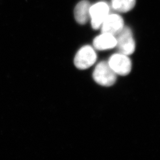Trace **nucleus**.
<instances>
[{
	"instance_id": "1",
	"label": "nucleus",
	"mask_w": 160,
	"mask_h": 160,
	"mask_svg": "<svg viewBox=\"0 0 160 160\" xmlns=\"http://www.w3.org/2000/svg\"><path fill=\"white\" fill-rule=\"evenodd\" d=\"M93 78L101 86H111L116 82L117 74L112 70L108 62L102 61L95 67Z\"/></svg>"
},
{
	"instance_id": "2",
	"label": "nucleus",
	"mask_w": 160,
	"mask_h": 160,
	"mask_svg": "<svg viewBox=\"0 0 160 160\" xmlns=\"http://www.w3.org/2000/svg\"><path fill=\"white\" fill-rule=\"evenodd\" d=\"M97 53L93 47L86 45L78 51L74 58V64L77 68L86 70L95 63Z\"/></svg>"
},
{
	"instance_id": "3",
	"label": "nucleus",
	"mask_w": 160,
	"mask_h": 160,
	"mask_svg": "<svg viewBox=\"0 0 160 160\" xmlns=\"http://www.w3.org/2000/svg\"><path fill=\"white\" fill-rule=\"evenodd\" d=\"M115 36L117 39L116 47L120 53L128 56L135 52V42L130 28H123Z\"/></svg>"
},
{
	"instance_id": "4",
	"label": "nucleus",
	"mask_w": 160,
	"mask_h": 160,
	"mask_svg": "<svg viewBox=\"0 0 160 160\" xmlns=\"http://www.w3.org/2000/svg\"><path fill=\"white\" fill-rule=\"evenodd\" d=\"M108 63L117 75L126 76L131 71V60L126 54L115 53L110 57Z\"/></svg>"
},
{
	"instance_id": "5",
	"label": "nucleus",
	"mask_w": 160,
	"mask_h": 160,
	"mask_svg": "<svg viewBox=\"0 0 160 160\" xmlns=\"http://www.w3.org/2000/svg\"><path fill=\"white\" fill-rule=\"evenodd\" d=\"M108 5L104 2H100L91 6L90 17L91 25L94 29H98L109 15Z\"/></svg>"
},
{
	"instance_id": "6",
	"label": "nucleus",
	"mask_w": 160,
	"mask_h": 160,
	"mask_svg": "<svg viewBox=\"0 0 160 160\" xmlns=\"http://www.w3.org/2000/svg\"><path fill=\"white\" fill-rule=\"evenodd\" d=\"M102 32L116 35L124 28L123 18L117 14H109L102 24Z\"/></svg>"
},
{
	"instance_id": "7",
	"label": "nucleus",
	"mask_w": 160,
	"mask_h": 160,
	"mask_svg": "<svg viewBox=\"0 0 160 160\" xmlns=\"http://www.w3.org/2000/svg\"><path fill=\"white\" fill-rule=\"evenodd\" d=\"M94 47L99 50H105L116 47L117 39L115 35L102 33L94 39Z\"/></svg>"
},
{
	"instance_id": "8",
	"label": "nucleus",
	"mask_w": 160,
	"mask_h": 160,
	"mask_svg": "<svg viewBox=\"0 0 160 160\" xmlns=\"http://www.w3.org/2000/svg\"><path fill=\"white\" fill-rule=\"evenodd\" d=\"M90 4L87 0L79 2L74 9V16L76 20L79 24H85L90 17Z\"/></svg>"
},
{
	"instance_id": "9",
	"label": "nucleus",
	"mask_w": 160,
	"mask_h": 160,
	"mask_svg": "<svg viewBox=\"0 0 160 160\" xmlns=\"http://www.w3.org/2000/svg\"><path fill=\"white\" fill-rule=\"evenodd\" d=\"M135 4L136 0H112L113 9L119 12H125L131 11Z\"/></svg>"
}]
</instances>
